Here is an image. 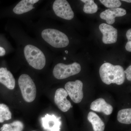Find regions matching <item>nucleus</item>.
<instances>
[{
  "label": "nucleus",
  "instance_id": "5701e85b",
  "mask_svg": "<svg viewBox=\"0 0 131 131\" xmlns=\"http://www.w3.org/2000/svg\"><path fill=\"white\" fill-rule=\"evenodd\" d=\"M126 36L128 41H131V29H129L127 31Z\"/></svg>",
  "mask_w": 131,
  "mask_h": 131
},
{
  "label": "nucleus",
  "instance_id": "9d476101",
  "mask_svg": "<svg viewBox=\"0 0 131 131\" xmlns=\"http://www.w3.org/2000/svg\"><path fill=\"white\" fill-rule=\"evenodd\" d=\"M61 117H58L54 114H47L41 118L42 126L47 131H60L62 123Z\"/></svg>",
  "mask_w": 131,
  "mask_h": 131
},
{
  "label": "nucleus",
  "instance_id": "393cba45",
  "mask_svg": "<svg viewBox=\"0 0 131 131\" xmlns=\"http://www.w3.org/2000/svg\"><path fill=\"white\" fill-rule=\"evenodd\" d=\"M122 1L126 2L129 3H130L131 2V1L130 0H122Z\"/></svg>",
  "mask_w": 131,
  "mask_h": 131
},
{
  "label": "nucleus",
  "instance_id": "39448f33",
  "mask_svg": "<svg viewBox=\"0 0 131 131\" xmlns=\"http://www.w3.org/2000/svg\"><path fill=\"white\" fill-rule=\"evenodd\" d=\"M81 65L77 62L70 64L59 63L55 66L53 70L54 77L58 80H63L80 73Z\"/></svg>",
  "mask_w": 131,
  "mask_h": 131
},
{
  "label": "nucleus",
  "instance_id": "423d86ee",
  "mask_svg": "<svg viewBox=\"0 0 131 131\" xmlns=\"http://www.w3.org/2000/svg\"><path fill=\"white\" fill-rule=\"evenodd\" d=\"M65 90L71 100L76 103H80L83 97V83L77 80L74 82H68L65 84Z\"/></svg>",
  "mask_w": 131,
  "mask_h": 131
},
{
  "label": "nucleus",
  "instance_id": "7ed1b4c3",
  "mask_svg": "<svg viewBox=\"0 0 131 131\" xmlns=\"http://www.w3.org/2000/svg\"><path fill=\"white\" fill-rule=\"evenodd\" d=\"M41 35L43 39L48 43L55 48H63L68 46L69 40L64 33L52 28L43 30Z\"/></svg>",
  "mask_w": 131,
  "mask_h": 131
},
{
  "label": "nucleus",
  "instance_id": "a211bd4d",
  "mask_svg": "<svg viewBox=\"0 0 131 131\" xmlns=\"http://www.w3.org/2000/svg\"><path fill=\"white\" fill-rule=\"evenodd\" d=\"M81 1L85 3L83 11L86 13L92 14L95 13L98 11V6L93 0H81Z\"/></svg>",
  "mask_w": 131,
  "mask_h": 131
},
{
  "label": "nucleus",
  "instance_id": "aec40b11",
  "mask_svg": "<svg viewBox=\"0 0 131 131\" xmlns=\"http://www.w3.org/2000/svg\"><path fill=\"white\" fill-rule=\"evenodd\" d=\"M100 1L106 7L110 8L119 7L122 4L119 0H100Z\"/></svg>",
  "mask_w": 131,
  "mask_h": 131
},
{
  "label": "nucleus",
  "instance_id": "dca6fc26",
  "mask_svg": "<svg viewBox=\"0 0 131 131\" xmlns=\"http://www.w3.org/2000/svg\"><path fill=\"white\" fill-rule=\"evenodd\" d=\"M117 120L121 124H131V109L125 108L119 110L117 114Z\"/></svg>",
  "mask_w": 131,
  "mask_h": 131
},
{
  "label": "nucleus",
  "instance_id": "4be33fe9",
  "mask_svg": "<svg viewBox=\"0 0 131 131\" xmlns=\"http://www.w3.org/2000/svg\"><path fill=\"white\" fill-rule=\"evenodd\" d=\"M125 49L127 51L131 52V41H128L126 43L125 46Z\"/></svg>",
  "mask_w": 131,
  "mask_h": 131
},
{
  "label": "nucleus",
  "instance_id": "0eeeda50",
  "mask_svg": "<svg viewBox=\"0 0 131 131\" xmlns=\"http://www.w3.org/2000/svg\"><path fill=\"white\" fill-rule=\"evenodd\" d=\"M52 7L54 13L58 17L68 20H70L74 18V12L67 1L56 0L53 3Z\"/></svg>",
  "mask_w": 131,
  "mask_h": 131
},
{
  "label": "nucleus",
  "instance_id": "bb28decb",
  "mask_svg": "<svg viewBox=\"0 0 131 131\" xmlns=\"http://www.w3.org/2000/svg\"><path fill=\"white\" fill-rule=\"evenodd\" d=\"M66 58H65V57H64V60H66Z\"/></svg>",
  "mask_w": 131,
  "mask_h": 131
},
{
  "label": "nucleus",
  "instance_id": "ddd939ff",
  "mask_svg": "<svg viewBox=\"0 0 131 131\" xmlns=\"http://www.w3.org/2000/svg\"><path fill=\"white\" fill-rule=\"evenodd\" d=\"M0 83L8 89L13 90L15 87V80L13 75L7 68H0Z\"/></svg>",
  "mask_w": 131,
  "mask_h": 131
},
{
  "label": "nucleus",
  "instance_id": "f257e3e1",
  "mask_svg": "<svg viewBox=\"0 0 131 131\" xmlns=\"http://www.w3.org/2000/svg\"><path fill=\"white\" fill-rule=\"evenodd\" d=\"M100 74L102 82L107 84L113 83L121 85L124 83L125 78L123 67L110 63H105L101 66Z\"/></svg>",
  "mask_w": 131,
  "mask_h": 131
},
{
  "label": "nucleus",
  "instance_id": "9b49d317",
  "mask_svg": "<svg viewBox=\"0 0 131 131\" xmlns=\"http://www.w3.org/2000/svg\"><path fill=\"white\" fill-rule=\"evenodd\" d=\"M126 14V10L121 8H110L101 13L100 17L105 20L108 25H112L115 22V18L124 16Z\"/></svg>",
  "mask_w": 131,
  "mask_h": 131
},
{
  "label": "nucleus",
  "instance_id": "6ab92c4d",
  "mask_svg": "<svg viewBox=\"0 0 131 131\" xmlns=\"http://www.w3.org/2000/svg\"><path fill=\"white\" fill-rule=\"evenodd\" d=\"M12 117V114L9 107L5 104H0V123L9 120Z\"/></svg>",
  "mask_w": 131,
  "mask_h": 131
},
{
  "label": "nucleus",
  "instance_id": "412c9836",
  "mask_svg": "<svg viewBox=\"0 0 131 131\" xmlns=\"http://www.w3.org/2000/svg\"><path fill=\"white\" fill-rule=\"evenodd\" d=\"M125 74H126L127 79L129 81H131V66H129L124 71Z\"/></svg>",
  "mask_w": 131,
  "mask_h": 131
},
{
  "label": "nucleus",
  "instance_id": "f3484780",
  "mask_svg": "<svg viewBox=\"0 0 131 131\" xmlns=\"http://www.w3.org/2000/svg\"><path fill=\"white\" fill-rule=\"evenodd\" d=\"M24 124L19 121H16L12 123L5 124L1 127V131H23Z\"/></svg>",
  "mask_w": 131,
  "mask_h": 131
},
{
  "label": "nucleus",
  "instance_id": "20e7f679",
  "mask_svg": "<svg viewBox=\"0 0 131 131\" xmlns=\"http://www.w3.org/2000/svg\"><path fill=\"white\" fill-rule=\"evenodd\" d=\"M18 84L24 100L27 102H31L35 100L37 89L35 83L30 76L26 74L19 77Z\"/></svg>",
  "mask_w": 131,
  "mask_h": 131
},
{
  "label": "nucleus",
  "instance_id": "6e6552de",
  "mask_svg": "<svg viewBox=\"0 0 131 131\" xmlns=\"http://www.w3.org/2000/svg\"><path fill=\"white\" fill-rule=\"evenodd\" d=\"M101 32L103 34L102 41L106 44L116 43L118 37V31L112 26L103 23L99 26Z\"/></svg>",
  "mask_w": 131,
  "mask_h": 131
},
{
  "label": "nucleus",
  "instance_id": "cd10ccee",
  "mask_svg": "<svg viewBox=\"0 0 131 131\" xmlns=\"http://www.w3.org/2000/svg\"></svg>",
  "mask_w": 131,
  "mask_h": 131
},
{
  "label": "nucleus",
  "instance_id": "b1692460",
  "mask_svg": "<svg viewBox=\"0 0 131 131\" xmlns=\"http://www.w3.org/2000/svg\"><path fill=\"white\" fill-rule=\"evenodd\" d=\"M6 50L3 47L0 46V56H3L6 54Z\"/></svg>",
  "mask_w": 131,
  "mask_h": 131
},
{
  "label": "nucleus",
  "instance_id": "f8f14e48",
  "mask_svg": "<svg viewBox=\"0 0 131 131\" xmlns=\"http://www.w3.org/2000/svg\"><path fill=\"white\" fill-rule=\"evenodd\" d=\"M90 109L95 112L103 113L106 115H109L113 111L112 106L106 102L104 99L100 98L91 103Z\"/></svg>",
  "mask_w": 131,
  "mask_h": 131
},
{
  "label": "nucleus",
  "instance_id": "f03ea898",
  "mask_svg": "<svg viewBox=\"0 0 131 131\" xmlns=\"http://www.w3.org/2000/svg\"><path fill=\"white\" fill-rule=\"evenodd\" d=\"M25 56L29 65L37 70L44 68L46 62L45 56L43 52L32 45L26 46L24 49Z\"/></svg>",
  "mask_w": 131,
  "mask_h": 131
},
{
  "label": "nucleus",
  "instance_id": "a878e982",
  "mask_svg": "<svg viewBox=\"0 0 131 131\" xmlns=\"http://www.w3.org/2000/svg\"><path fill=\"white\" fill-rule=\"evenodd\" d=\"M65 52L66 53V54H68V51H67V50L65 51Z\"/></svg>",
  "mask_w": 131,
  "mask_h": 131
},
{
  "label": "nucleus",
  "instance_id": "2eb2a0df",
  "mask_svg": "<svg viewBox=\"0 0 131 131\" xmlns=\"http://www.w3.org/2000/svg\"><path fill=\"white\" fill-rule=\"evenodd\" d=\"M88 119L92 124L94 131H104L105 124L98 115L93 112H90L88 115Z\"/></svg>",
  "mask_w": 131,
  "mask_h": 131
},
{
  "label": "nucleus",
  "instance_id": "1a4fd4ad",
  "mask_svg": "<svg viewBox=\"0 0 131 131\" xmlns=\"http://www.w3.org/2000/svg\"><path fill=\"white\" fill-rule=\"evenodd\" d=\"M68 95L67 91L63 88L58 89L55 93L54 102L58 108L64 112H68L73 107L70 101L67 100Z\"/></svg>",
  "mask_w": 131,
  "mask_h": 131
},
{
  "label": "nucleus",
  "instance_id": "4468645a",
  "mask_svg": "<svg viewBox=\"0 0 131 131\" xmlns=\"http://www.w3.org/2000/svg\"><path fill=\"white\" fill-rule=\"evenodd\" d=\"M38 0H22L16 5L13 9L14 13L21 14L31 11L34 8L33 5Z\"/></svg>",
  "mask_w": 131,
  "mask_h": 131
}]
</instances>
